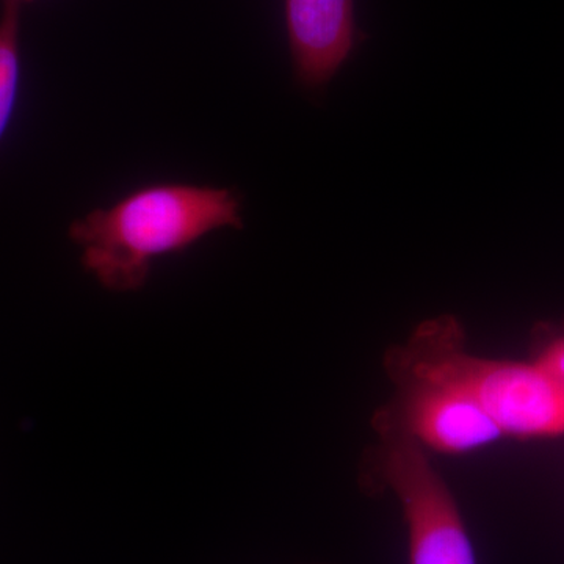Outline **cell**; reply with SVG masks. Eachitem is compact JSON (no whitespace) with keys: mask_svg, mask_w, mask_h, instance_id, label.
I'll return each instance as SVG.
<instances>
[{"mask_svg":"<svg viewBox=\"0 0 564 564\" xmlns=\"http://www.w3.org/2000/svg\"><path fill=\"white\" fill-rule=\"evenodd\" d=\"M240 210L228 188L144 185L74 221L69 237L80 247L82 265L104 288L132 292L147 284L155 259L185 251L218 229L242 228Z\"/></svg>","mask_w":564,"mask_h":564,"instance_id":"obj_1","label":"cell"},{"mask_svg":"<svg viewBox=\"0 0 564 564\" xmlns=\"http://www.w3.org/2000/svg\"><path fill=\"white\" fill-rule=\"evenodd\" d=\"M402 369L411 380L433 381L474 399L502 434L519 437L564 433V388L541 362L491 361L464 350L454 317L419 326L404 345Z\"/></svg>","mask_w":564,"mask_h":564,"instance_id":"obj_2","label":"cell"},{"mask_svg":"<svg viewBox=\"0 0 564 564\" xmlns=\"http://www.w3.org/2000/svg\"><path fill=\"white\" fill-rule=\"evenodd\" d=\"M377 430L378 477L402 507L410 564H477L454 494L422 445L383 419L377 417Z\"/></svg>","mask_w":564,"mask_h":564,"instance_id":"obj_3","label":"cell"},{"mask_svg":"<svg viewBox=\"0 0 564 564\" xmlns=\"http://www.w3.org/2000/svg\"><path fill=\"white\" fill-rule=\"evenodd\" d=\"M402 397L395 410L378 417L399 426L423 448L469 454L502 436L499 426L474 399L433 381H397Z\"/></svg>","mask_w":564,"mask_h":564,"instance_id":"obj_4","label":"cell"},{"mask_svg":"<svg viewBox=\"0 0 564 564\" xmlns=\"http://www.w3.org/2000/svg\"><path fill=\"white\" fill-rule=\"evenodd\" d=\"M289 44L299 80L321 87L355 50L352 0H284Z\"/></svg>","mask_w":564,"mask_h":564,"instance_id":"obj_5","label":"cell"},{"mask_svg":"<svg viewBox=\"0 0 564 564\" xmlns=\"http://www.w3.org/2000/svg\"><path fill=\"white\" fill-rule=\"evenodd\" d=\"M20 3L3 2L0 14V141L13 118L20 91Z\"/></svg>","mask_w":564,"mask_h":564,"instance_id":"obj_6","label":"cell"},{"mask_svg":"<svg viewBox=\"0 0 564 564\" xmlns=\"http://www.w3.org/2000/svg\"><path fill=\"white\" fill-rule=\"evenodd\" d=\"M538 362L543 364L545 369L554 375L564 388V334L545 345L543 355L540 356Z\"/></svg>","mask_w":564,"mask_h":564,"instance_id":"obj_7","label":"cell"},{"mask_svg":"<svg viewBox=\"0 0 564 564\" xmlns=\"http://www.w3.org/2000/svg\"><path fill=\"white\" fill-rule=\"evenodd\" d=\"M3 2H14L20 3V6H22V3L32 2V0H3Z\"/></svg>","mask_w":564,"mask_h":564,"instance_id":"obj_8","label":"cell"}]
</instances>
